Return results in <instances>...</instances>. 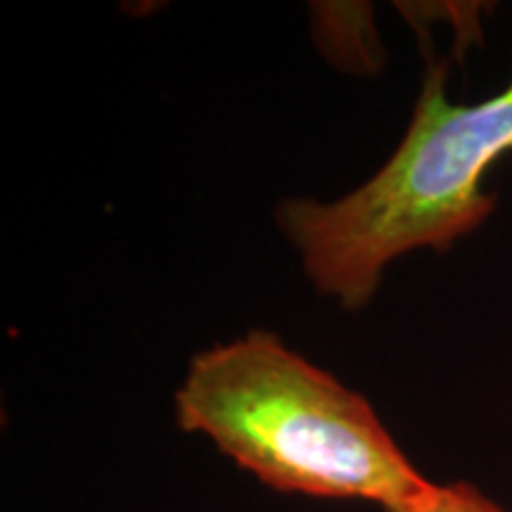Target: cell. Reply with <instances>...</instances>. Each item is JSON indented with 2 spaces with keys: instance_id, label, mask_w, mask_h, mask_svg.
Masks as SVG:
<instances>
[{
  "instance_id": "obj_1",
  "label": "cell",
  "mask_w": 512,
  "mask_h": 512,
  "mask_svg": "<svg viewBox=\"0 0 512 512\" xmlns=\"http://www.w3.org/2000/svg\"><path fill=\"white\" fill-rule=\"evenodd\" d=\"M176 411L185 432L207 434L278 491L361 498L394 512L432 484L361 394L264 330L192 358Z\"/></svg>"
},
{
  "instance_id": "obj_3",
  "label": "cell",
  "mask_w": 512,
  "mask_h": 512,
  "mask_svg": "<svg viewBox=\"0 0 512 512\" xmlns=\"http://www.w3.org/2000/svg\"><path fill=\"white\" fill-rule=\"evenodd\" d=\"M394 512H508L486 498L472 484L458 482L448 486L430 484L425 494L408 503L406 508Z\"/></svg>"
},
{
  "instance_id": "obj_2",
  "label": "cell",
  "mask_w": 512,
  "mask_h": 512,
  "mask_svg": "<svg viewBox=\"0 0 512 512\" xmlns=\"http://www.w3.org/2000/svg\"><path fill=\"white\" fill-rule=\"evenodd\" d=\"M430 62L411 126L377 174L335 202L287 200L278 223L311 283L347 311L375 297L384 268L415 249L446 252L489 219L491 166L512 155V79L475 105L446 98Z\"/></svg>"
}]
</instances>
